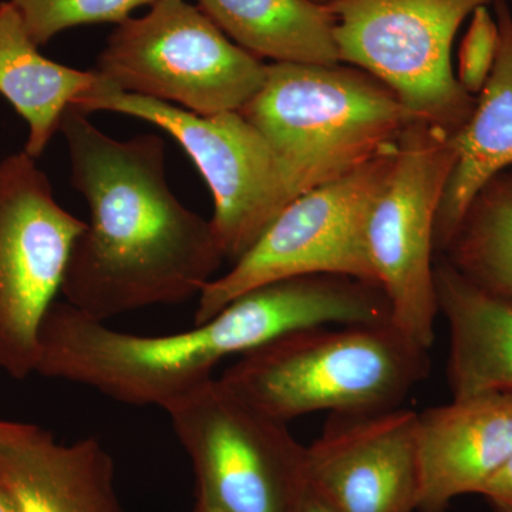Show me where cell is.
I'll use <instances>...</instances> for the list:
<instances>
[{"label":"cell","instance_id":"ffe728a7","mask_svg":"<svg viewBox=\"0 0 512 512\" xmlns=\"http://www.w3.org/2000/svg\"><path fill=\"white\" fill-rule=\"evenodd\" d=\"M37 46L76 26L123 23L157 0H9Z\"/></svg>","mask_w":512,"mask_h":512},{"label":"cell","instance_id":"6da1fadb","mask_svg":"<svg viewBox=\"0 0 512 512\" xmlns=\"http://www.w3.org/2000/svg\"><path fill=\"white\" fill-rule=\"evenodd\" d=\"M90 222L64 272V302L106 322L123 313L200 296L224 261L211 221L175 197L164 140H117L70 106L60 130Z\"/></svg>","mask_w":512,"mask_h":512},{"label":"cell","instance_id":"cb8c5ba5","mask_svg":"<svg viewBox=\"0 0 512 512\" xmlns=\"http://www.w3.org/2000/svg\"><path fill=\"white\" fill-rule=\"evenodd\" d=\"M0 512H20L15 500L10 497V494L2 485H0Z\"/></svg>","mask_w":512,"mask_h":512},{"label":"cell","instance_id":"4fadbf2b","mask_svg":"<svg viewBox=\"0 0 512 512\" xmlns=\"http://www.w3.org/2000/svg\"><path fill=\"white\" fill-rule=\"evenodd\" d=\"M417 512H447L484 485L512 456V396L460 397L417 413Z\"/></svg>","mask_w":512,"mask_h":512},{"label":"cell","instance_id":"5b68a950","mask_svg":"<svg viewBox=\"0 0 512 512\" xmlns=\"http://www.w3.org/2000/svg\"><path fill=\"white\" fill-rule=\"evenodd\" d=\"M94 70L120 92L212 116L244 109L264 86L268 64L232 42L200 6L157 0L146 15L117 26Z\"/></svg>","mask_w":512,"mask_h":512},{"label":"cell","instance_id":"d6986e66","mask_svg":"<svg viewBox=\"0 0 512 512\" xmlns=\"http://www.w3.org/2000/svg\"><path fill=\"white\" fill-rule=\"evenodd\" d=\"M441 256L474 284L512 299V168L485 185Z\"/></svg>","mask_w":512,"mask_h":512},{"label":"cell","instance_id":"603a6c76","mask_svg":"<svg viewBox=\"0 0 512 512\" xmlns=\"http://www.w3.org/2000/svg\"><path fill=\"white\" fill-rule=\"evenodd\" d=\"M293 512H333L330 510L329 505L319 497L315 491L312 490L306 481L305 491H303L301 500L296 505Z\"/></svg>","mask_w":512,"mask_h":512},{"label":"cell","instance_id":"4316f807","mask_svg":"<svg viewBox=\"0 0 512 512\" xmlns=\"http://www.w3.org/2000/svg\"><path fill=\"white\" fill-rule=\"evenodd\" d=\"M316 2H320V3H328V5H329L330 0H316Z\"/></svg>","mask_w":512,"mask_h":512},{"label":"cell","instance_id":"ac0fdd59","mask_svg":"<svg viewBox=\"0 0 512 512\" xmlns=\"http://www.w3.org/2000/svg\"><path fill=\"white\" fill-rule=\"evenodd\" d=\"M239 47L274 63L339 64L336 18L316 0H198Z\"/></svg>","mask_w":512,"mask_h":512},{"label":"cell","instance_id":"9c48e42d","mask_svg":"<svg viewBox=\"0 0 512 512\" xmlns=\"http://www.w3.org/2000/svg\"><path fill=\"white\" fill-rule=\"evenodd\" d=\"M396 146L286 205L227 274L202 289L194 325L214 318L242 293L282 279L338 275L377 285L366 224L392 170Z\"/></svg>","mask_w":512,"mask_h":512},{"label":"cell","instance_id":"44dd1931","mask_svg":"<svg viewBox=\"0 0 512 512\" xmlns=\"http://www.w3.org/2000/svg\"><path fill=\"white\" fill-rule=\"evenodd\" d=\"M500 32L497 19L491 16L487 6L478 8L471 15L470 25L458 50V67L456 77L464 92L477 97L484 89L495 59H497Z\"/></svg>","mask_w":512,"mask_h":512},{"label":"cell","instance_id":"30bf717a","mask_svg":"<svg viewBox=\"0 0 512 512\" xmlns=\"http://www.w3.org/2000/svg\"><path fill=\"white\" fill-rule=\"evenodd\" d=\"M73 107L87 114L111 111L137 117L175 138L210 187V221L225 259L237 261L292 202L278 157L241 111L201 116L120 92L101 77Z\"/></svg>","mask_w":512,"mask_h":512},{"label":"cell","instance_id":"2e32d148","mask_svg":"<svg viewBox=\"0 0 512 512\" xmlns=\"http://www.w3.org/2000/svg\"><path fill=\"white\" fill-rule=\"evenodd\" d=\"M434 279L439 313L450 329L447 379L453 399L512 396V299L474 284L441 255Z\"/></svg>","mask_w":512,"mask_h":512},{"label":"cell","instance_id":"ba28073f","mask_svg":"<svg viewBox=\"0 0 512 512\" xmlns=\"http://www.w3.org/2000/svg\"><path fill=\"white\" fill-rule=\"evenodd\" d=\"M454 160L451 133L427 121L413 123L397 141L392 170L366 224L367 256L393 325L427 350L440 315L434 231Z\"/></svg>","mask_w":512,"mask_h":512},{"label":"cell","instance_id":"277c9868","mask_svg":"<svg viewBox=\"0 0 512 512\" xmlns=\"http://www.w3.org/2000/svg\"><path fill=\"white\" fill-rule=\"evenodd\" d=\"M272 147L291 200L396 146L417 119L375 77L339 64H268L241 110Z\"/></svg>","mask_w":512,"mask_h":512},{"label":"cell","instance_id":"52a82bcc","mask_svg":"<svg viewBox=\"0 0 512 512\" xmlns=\"http://www.w3.org/2000/svg\"><path fill=\"white\" fill-rule=\"evenodd\" d=\"M501 0H330L340 63L389 87L419 120L454 134L476 97L451 62L458 29L478 8Z\"/></svg>","mask_w":512,"mask_h":512},{"label":"cell","instance_id":"8fae6325","mask_svg":"<svg viewBox=\"0 0 512 512\" xmlns=\"http://www.w3.org/2000/svg\"><path fill=\"white\" fill-rule=\"evenodd\" d=\"M87 222L64 210L25 151L0 161V370L36 372L39 333Z\"/></svg>","mask_w":512,"mask_h":512},{"label":"cell","instance_id":"d4e9b609","mask_svg":"<svg viewBox=\"0 0 512 512\" xmlns=\"http://www.w3.org/2000/svg\"><path fill=\"white\" fill-rule=\"evenodd\" d=\"M191 512H222V511L218 510V508L215 507V505L208 503V501L204 500V498L197 497V495H195V501H194V505H192Z\"/></svg>","mask_w":512,"mask_h":512},{"label":"cell","instance_id":"7a4b0ae2","mask_svg":"<svg viewBox=\"0 0 512 512\" xmlns=\"http://www.w3.org/2000/svg\"><path fill=\"white\" fill-rule=\"evenodd\" d=\"M320 319L318 292L298 278L251 289L207 322L164 336L121 332L67 302H55L40 328L35 373L82 384L114 402L163 409L214 377L228 356L311 328Z\"/></svg>","mask_w":512,"mask_h":512},{"label":"cell","instance_id":"9a60e30c","mask_svg":"<svg viewBox=\"0 0 512 512\" xmlns=\"http://www.w3.org/2000/svg\"><path fill=\"white\" fill-rule=\"evenodd\" d=\"M495 8L500 43L493 72L466 124L451 134L456 160L436 218L437 255L446 251L485 185L512 168V12L505 0Z\"/></svg>","mask_w":512,"mask_h":512},{"label":"cell","instance_id":"7402d4cb","mask_svg":"<svg viewBox=\"0 0 512 512\" xmlns=\"http://www.w3.org/2000/svg\"><path fill=\"white\" fill-rule=\"evenodd\" d=\"M480 495L495 512H512V456L484 485Z\"/></svg>","mask_w":512,"mask_h":512},{"label":"cell","instance_id":"8992f818","mask_svg":"<svg viewBox=\"0 0 512 512\" xmlns=\"http://www.w3.org/2000/svg\"><path fill=\"white\" fill-rule=\"evenodd\" d=\"M195 476L222 512H293L306 487V446L288 424L211 377L163 407Z\"/></svg>","mask_w":512,"mask_h":512},{"label":"cell","instance_id":"7c38bea8","mask_svg":"<svg viewBox=\"0 0 512 512\" xmlns=\"http://www.w3.org/2000/svg\"><path fill=\"white\" fill-rule=\"evenodd\" d=\"M417 412L333 413L306 446L309 487L333 512H417Z\"/></svg>","mask_w":512,"mask_h":512},{"label":"cell","instance_id":"484cf974","mask_svg":"<svg viewBox=\"0 0 512 512\" xmlns=\"http://www.w3.org/2000/svg\"><path fill=\"white\" fill-rule=\"evenodd\" d=\"M16 424H18V421L0 420V437L8 436L10 431L15 429Z\"/></svg>","mask_w":512,"mask_h":512},{"label":"cell","instance_id":"e0dca14e","mask_svg":"<svg viewBox=\"0 0 512 512\" xmlns=\"http://www.w3.org/2000/svg\"><path fill=\"white\" fill-rule=\"evenodd\" d=\"M100 76L47 59L10 2H0V94L29 127L25 153L39 158L60 130L64 113Z\"/></svg>","mask_w":512,"mask_h":512},{"label":"cell","instance_id":"5bb4252c","mask_svg":"<svg viewBox=\"0 0 512 512\" xmlns=\"http://www.w3.org/2000/svg\"><path fill=\"white\" fill-rule=\"evenodd\" d=\"M0 485L20 512H126L113 457L99 440L64 444L35 424L0 437Z\"/></svg>","mask_w":512,"mask_h":512},{"label":"cell","instance_id":"3957f363","mask_svg":"<svg viewBox=\"0 0 512 512\" xmlns=\"http://www.w3.org/2000/svg\"><path fill=\"white\" fill-rule=\"evenodd\" d=\"M430 350L392 322L293 330L238 356L220 379L288 424L306 414L402 406L430 373Z\"/></svg>","mask_w":512,"mask_h":512}]
</instances>
